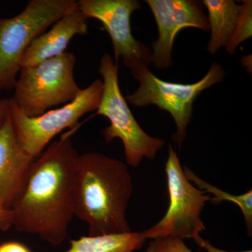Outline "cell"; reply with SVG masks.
Listing matches in <instances>:
<instances>
[{
	"label": "cell",
	"instance_id": "1",
	"mask_svg": "<svg viewBox=\"0 0 252 252\" xmlns=\"http://www.w3.org/2000/svg\"><path fill=\"white\" fill-rule=\"evenodd\" d=\"M72 132L50 143L33 160L27 184L12 209V226L35 235L53 246L67 238L74 217L75 164L79 154Z\"/></svg>",
	"mask_w": 252,
	"mask_h": 252
},
{
	"label": "cell",
	"instance_id": "2",
	"mask_svg": "<svg viewBox=\"0 0 252 252\" xmlns=\"http://www.w3.org/2000/svg\"><path fill=\"white\" fill-rule=\"evenodd\" d=\"M133 191L127 165L97 152L79 154L75 164L74 217L87 223L89 235L132 231L126 217Z\"/></svg>",
	"mask_w": 252,
	"mask_h": 252
},
{
	"label": "cell",
	"instance_id": "3",
	"mask_svg": "<svg viewBox=\"0 0 252 252\" xmlns=\"http://www.w3.org/2000/svg\"><path fill=\"white\" fill-rule=\"evenodd\" d=\"M77 9L75 0H31L14 17L0 18V91L14 89L23 56L34 39Z\"/></svg>",
	"mask_w": 252,
	"mask_h": 252
},
{
	"label": "cell",
	"instance_id": "4",
	"mask_svg": "<svg viewBox=\"0 0 252 252\" xmlns=\"http://www.w3.org/2000/svg\"><path fill=\"white\" fill-rule=\"evenodd\" d=\"M99 72L103 91L95 115L103 116L109 121V126L102 131L104 140L107 143L117 138L122 140L129 166H140L144 158L154 160L165 145V140L146 133L136 121L119 87V63L110 55L104 54Z\"/></svg>",
	"mask_w": 252,
	"mask_h": 252
},
{
	"label": "cell",
	"instance_id": "5",
	"mask_svg": "<svg viewBox=\"0 0 252 252\" xmlns=\"http://www.w3.org/2000/svg\"><path fill=\"white\" fill-rule=\"evenodd\" d=\"M132 77L140 83L133 94L126 96V101L133 107L156 105L166 111L175 123L176 131L172 140L178 148L187 137V129L193 117V104L203 91L224 79L225 72L217 62L212 63L203 79L194 84H180L162 80L149 70L140 66L130 70Z\"/></svg>",
	"mask_w": 252,
	"mask_h": 252
},
{
	"label": "cell",
	"instance_id": "6",
	"mask_svg": "<svg viewBox=\"0 0 252 252\" xmlns=\"http://www.w3.org/2000/svg\"><path fill=\"white\" fill-rule=\"evenodd\" d=\"M75 55L64 52L20 70L11 101L25 115L40 116L75 98L81 89L74 79Z\"/></svg>",
	"mask_w": 252,
	"mask_h": 252
},
{
	"label": "cell",
	"instance_id": "7",
	"mask_svg": "<svg viewBox=\"0 0 252 252\" xmlns=\"http://www.w3.org/2000/svg\"><path fill=\"white\" fill-rule=\"evenodd\" d=\"M169 204L166 213L157 224L140 232L144 239L175 237L185 240L200 236L206 230L201 213L210 195L188 180L181 165L180 158L172 144L168 146L165 163Z\"/></svg>",
	"mask_w": 252,
	"mask_h": 252
},
{
	"label": "cell",
	"instance_id": "8",
	"mask_svg": "<svg viewBox=\"0 0 252 252\" xmlns=\"http://www.w3.org/2000/svg\"><path fill=\"white\" fill-rule=\"evenodd\" d=\"M102 91V81L96 79L90 86L81 89L70 102L36 117L25 115L10 99V116L21 148L35 159L60 132L66 128H74L83 116L97 110Z\"/></svg>",
	"mask_w": 252,
	"mask_h": 252
},
{
	"label": "cell",
	"instance_id": "9",
	"mask_svg": "<svg viewBox=\"0 0 252 252\" xmlns=\"http://www.w3.org/2000/svg\"><path fill=\"white\" fill-rule=\"evenodd\" d=\"M78 9L87 19L102 23L112 40L115 62L119 59L130 70L152 63V50L132 34L130 19L142 6L137 0H79Z\"/></svg>",
	"mask_w": 252,
	"mask_h": 252
},
{
	"label": "cell",
	"instance_id": "10",
	"mask_svg": "<svg viewBox=\"0 0 252 252\" xmlns=\"http://www.w3.org/2000/svg\"><path fill=\"white\" fill-rule=\"evenodd\" d=\"M157 22L158 36L152 44V63L159 69L173 64L172 51L176 36L184 28L210 31L207 15L198 0H146Z\"/></svg>",
	"mask_w": 252,
	"mask_h": 252
},
{
	"label": "cell",
	"instance_id": "11",
	"mask_svg": "<svg viewBox=\"0 0 252 252\" xmlns=\"http://www.w3.org/2000/svg\"><path fill=\"white\" fill-rule=\"evenodd\" d=\"M34 160L18 143L9 114L0 127V208L11 210L21 196Z\"/></svg>",
	"mask_w": 252,
	"mask_h": 252
},
{
	"label": "cell",
	"instance_id": "12",
	"mask_svg": "<svg viewBox=\"0 0 252 252\" xmlns=\"http://www.w3.org/2000/svg\"><path fill=\"white\" fill-rule=\"evenodd\" d=\"M87 20L79 9L63 16L49 31L43 33L32 43L23 56L21 68L35 65L64 54L74 36L87 34Z\"/></svg>",
	"mask_w": 252,
	"mask_h": 252
},
{
	"label": "cell",
	"instance_id": "13",
	"mask_svg": "<svg viewBox=\"0 0 252 252\" xmlns=\"http://www.w3.org/2000/svg\"><path fill=\"white\" fill-rule=\"evenodd\" d=\"M202 3L208 11L211 32L207 49L213 55L225 47L230 40L238 22L240 4L233 0H203Z\"/></svg>",
	"mask_w": 252,
	"mask_h": 252
},
{
	"label": "cell",
	"instance_id": "14",
	"mask_svg": "<svg viewBox=\"0 0 252 252\" xmlns=\"http://www.w3.org/2000/svg\"><path fill=\"white\" fill-rule=\"evenodd\" d=\"M145 241L140 232L88 235L71 240L70 248L64 252H135L144 246Z\"/></svg>",
	"mask_w": 252,
	"mask_h": 252
},
{
	"label": "cell",
	"instance_id": "15",
	"mask_svg": "<svg viewBox=\"0 0 252 252\" xmlns=\"http://www.w3.org/2000/svg\"><path fill=\"white\" fill-rule=\"evenodd\" d=\"M184 172L187 178L191 183L195 184L199 189L203 190L209 195L212 194L213 198H210V202L214 205H219L222 201H228L235 203L239 207L243 214L244 220L249 235L251 236L252 233V190H248L247 193L241 195L233 194L223 191L215 186L212 185L206 181L199 177L188 167L183 166Z\"/></svg>",
	"mask_w": 252,
	"mask_h": 252
},
{
	"label": "cell",
	"instance_id": "16",
	"mask_svg": "<svg viewBox=\"0 0 252 252\" xmlns=\"http://www.w3.org/2000/svg\"><path fill=\"white\" fill-rule=\"evenodd\" d=\"M252 36V1L244 0L240 4V13L234 32L225 46L228 54L233 55L239 46Z\"/></svg>",
	"mask_w": 252,
	"mask_h": 252
},
{
	"label": "cell",
	"instance_id": "17",
	"mask_svg": "<svg viewBox=\"0 0 252 252\" xmlns=\"http://www.w3.org/2000/svg\"><path fill=\"white\" fill-rule=\"evenodd\" d=\"M146 252H193L182 239L162 237L152 239Z\"/></svg>",
	"mask_w": 252,
	"mask_h": 252
},
{
	"label": "cell",
	"instance_id": "18",
	"mask_svg": "<svg viewBox=\"0 0 252 252\" xmlns=\"http://www.w3.org/2000/svg\"><path fill=\"white\" fill-rule=\"evenodd\" d=\"M0 252H31V251L22 243L11 241L0 244Z\"/></svg>",
	"mask_w": 252,
	"mask_h": 252
},
{
	"label": "cell",
	"instance_id": "19",
	"mask_svg": "<svg viewBox=\"0 0 252 252\" xmlns=\"http://www.w3.org/2000/svg\"><path fill=\"white\" fill-rule=\"evenodd\" d=\"M12 226V212L11 210L0 208V230H9Z\"/></svg>",
	"mask_w": 252,
	"mask_h": 252
},
{
	"label": "cell",
	"instance_id": "20",
	"mask_svg": "<svg viewBox=\"0 0 252 252\" xmlns=\"http://www.w3.org/2000/svg\"><path fill=\"white\" fill-rule=\"evenodd\" d=\"M194 241H195L197 245H198V246H200V248L206 250L207 252H234L225 251V250H220V249L215 248V247L213 246V245H212V244L210 243V242L207 241V240H205V239L202 238L200 235V236H198V238H195V240H194ZM235 252H252V250H248V251Z\"/></svg>",
	"mask_w": 252,
	"mask_h": 252
},
{
	"label": "cell",
	"instance_id": "21",
	"mask_svg": "<svg viewBox=\"0 0 252 252\" xmlns=\"http://www.w3.org/2000/svg\"><path fill=\"white\" fill-rule=\"evenodd\" d=\"M10 110V99H0V127L9 117Z\"/></svg>",
	"mask_w": 252,
	"mask_h": 252
},
{
	"label": "cell",
	"instance_id": "22",
	"mask_svg": "<svg viewBox=\"0 0 252 252\" xmlns=\"http://www.w3.org/2000/svg\"><path fill=\"white\" fill-rule=\"evenodd\" d=\"M252 55H248V56H245V57L243 58V59L245 60V61H247V63L243 62V65L244 67L247 68V69L250 72V58L251 57ZM250 72H252V69H250Z\"/></svg>",
	"mask_w": 252,
	"mask_h": 252
}]
</instances>
